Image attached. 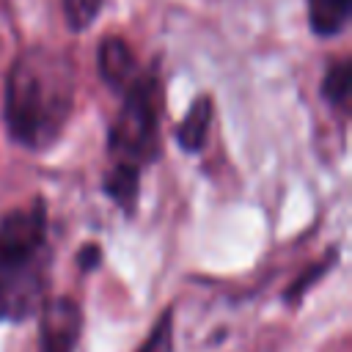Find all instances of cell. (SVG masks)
<instances>
[{
  "instance_id": "277c9868",
  "label": "cell",
  "mask_w": 352,
  "mask_h": 352,
  "mask_svg": "<svg viewBox=\"0 0 352 352\" xmlns=\"http://www.w3.org/2000/svg\"><path fill=\"white\" fill-rule=\"evenodd\" d=\"M82 330V311L69 297H55L41 308V352H74Z\"/></svg>"
},
{
  "instance_id": "7a4b0ae2",
  "label": "cell",
  "mask_w": 352,
  "mask_h": 352,
  "mask_svg": "<svg viewBox=\"0 0 352 352\" xmlns=\"http://www.w3.org/2000/svg\"><path fill=\"white\" fill-rule=\"evenodd\" d=\"M47 270L44 201L16 206L0 220V322H16L41 308Z\"/></svg>"
},
{
  "instance_id": "30bf717a",
  "label": "cell",
  "mask_w": 352,
  "mask_h": 352,
  "mask_svg": "<svg viewBox=\"0 0 352 352\" xmlns=\"http://www.w3.org/2000/svg\"><path fill=\"white\" fill-rule=\"evenodd\" d=\"M102 0H63V16L72 30H85L94 25Z\"/></svg>"
},
{
  "instance_id": "8fae6325",
  "label": "cell",
  "mask_w": 352,
  "mask_h": 352,
  "mask_svg": "<svg viewBox=\"0 0 352 352\" xmlns=\"http://www.w3.org/2000/svg\"><path fill=\"white\" fill-rule=\"evenodd\" d=\"M138 352H173V319L170 311H165L157 324L151 327V333L146 336V341L140 344Z\"/></svg>"
},
{
  "instance_id": "ba28073f",
  "label": "cell",
  "mask_w": 352,
  "mask_h": 352,
  "mask_svg": "<svg viewBox=\"0 0 352 352\" xmlns=\"http://www.w3.org/2000/svg\"><path fill=\"white\" fill-rule=\"evenodd\" d=\"M352 11V0H308V22L316 36H336Z\"/></svg>"
},
{
  "instance_id": "3957f363",
  "label": "cell",
  "mask_w": 352,
  "mask_h": 352,
  "mask_svg": "<svg viewBox=\"0 0 352 352\" xmlns=\"http://www.w3.org/2000/svg\"><path fill=\"white\" fill-rule=\"evenodd\" d=\"M160 107L162 88L157 72L148 69L135 74V80L124 88L121 110L107 135L113 162H126L143 170V165L154 160L160 146Z\"/></svg>"
},
{
  "instance_id": "8992f818",
  "label": "cell",
  "mask_w": 352,
  "mask_h": 352,
  "mask_svg": "<svg viewBox=\"0 0 352 352\" xmlns=\"http://www.w3.org/2000/svg\"><path fill=\"white\" fill-rule=\"evenodd\" d=\"M212 116H214V104L209 96H198L190 110L184 113L179 129H176V140L184 151H201L206 146L209 138V126H212Z\"/></svg>"
},
{
  "instance_id": "7c38bea8",
  "label": "cell",
  "mask_w": 352,
  "mask_h": 352,
  "mask_svg": "<svg viewBox=\"0 0 352 352\" xmlns=\"http://www.w3.org/2000/svg\"><path fill=\"white\" fill-rule=\"evenodd\" d=\"M96 264H99V245H85L80 250V267H82V272L85 270H94Z\"/></svg>"
},
{
  "instance_id": "6da1fadb",
  "label": "cell",
  "mask_w": 352,
  "mask_h": 352,
  "mask_svg": "<svg viewBox=\"0 0 352 352\" xmlns=\"http://www.w3.org/2000/svg\"><path fill=\"white\" fill-rule=\"evenodd\" d=\"M74 107V66L50 47H28L6 77V126L25 148L52 146Z\"/></svg>"
},
{
  "instance_id": "9c48e42d",
  "label": "cell",
  "mask_w": 352,
  "mask_h": 352,
  "mask_svg": "<svg viewBox=\"0 0 352 352\" xmlns=\"http://www.w3.org/2000/svg\"><path fill=\"white\" fill-rule=\"evenodd\" d=\"M349 85H352V72H349V60H336L330 63V69L324 72V80H322V96L336 104V107H344L346 99H349Z\"/></svg>"
},
{
  "instance_id": "5b68a950",
  "label": "cell",
  "mask_w": 352,
  "mask_h": 352,
  "mask_svg": "<svg viewBox=\"0 0 352 352\" xmlns=\"http://www.w3.org/2000/svg\"><path fill=\"white\" fill-rule=\"evenodd\" d=\"M99 72L102 80L116 91H124L135 80V55L124 38L107 36L99 44Z\"/></svg>"
},
{
  "instance_id": "52a82bcc",
  "label": "cell",
  "mask_w": 352,
  "mask_h": 352,
  "mask_svg": "<svg viewBox=\"0 0 352 352\" xmlns=\"http://www.w3.org/2000/svg\"><path fill=\"white\" fill-rule=\"evenodd\" d=\"M104 192L126 214H132L138 206V192H140V168L126 165V162H113L104 176Z\"/></svg>"
}]
</instances>
